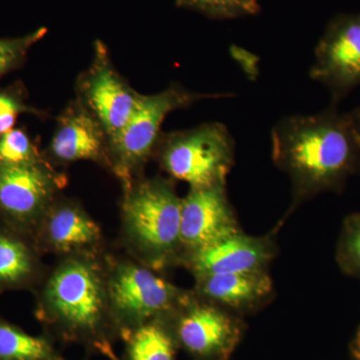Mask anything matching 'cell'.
Masks as SVG:
<instances>
[{"mask_svg": "<svg viewBox=\"0 0 360 360\" xmlns=\"http://www.w3.org/2000/svg\"><path fill=\"white\" fill-rule=\"evenodd\" d=\"M181 8L198 11L212 20H234L259 13L258 0H175Z\"/></svg>", "mask_w": 360, "mask_h": 360, "instance_id": "d6986e66", "label": "cell"}, {"mask_svg": "<svg viewBox=\"0 0 360 360\" xmlns=\"http://www.w3.org/2000/svg\"><path fill=\"white\" fill-rule=\"evenodd\" d=\"M40 115V111L27 104V91L22 82L0 87V134L14 129L21 115Z\"/></svg>", "mask_w": 360, "mask_h": 360, "instance_id": "44dd1931", "label": "cell"}, {"mask_svg": "<svg viewBox=\"0 0 360 360\" xmlns=\"http://www.w3.org/2000/svg\"><path fill=\"white\" fill-rule=\"evenodd\" d=\"M65 184V174L56 172L49 160L0 165V221L32 238Z\"/></svg>", "mask_w": 360, "mask_h": 360, "instance_id": "52a82bcc", "label": "cell"}, {"mask_svg": "<svg viewBox=\"0 0 360 360\" xmlns=\"http://www.w3.org/2000/svg\"><path fill=\"white\" fill-rule=\"evenodd\" d=\"M77 98L103 125L108 141H115L134 115L141 97L120 75L103 42L97 41L89 70L78 78Z\"/></svg>", "mask_w": 360, "mask_h": 360, "instance_id": "9c48e42d", "label": "cell"}, {"mask_svg": "<svg viewBox=\"0 0 360 360\" xmlns=\"http://www.w3.org/2000/svg\"><path fill=\"white\" fill-rule=\"evenodd\" d=\"M47 160L37 144L22 129L0 134V165H30Z\"/></svg>", "mask_w": 360, "mask_h": 360, "instance_id": "ffe728a7", "label": "cell"}, {"mask_svg": "<svg viewBox=\"0 0 360 360\" xmlns=\"http://www.w3.org/2000/svg\"><path fill=\"white\" fill-rule=\"evenodd\" d=\"M123 191L122 238L134 259L156 271L179 264L181 198L172 180L137 179Z\"/></svg>", "mask_w": 360, "mask_h": 360, "instance_id": "3957f363", "label": "cell"}, {"mask_svg": "<svg viewBox=\"0 0 360 360\" xmlns=\"http://www.w3.org/2000/svg\"><path fill=\"white\" fill-rule=\"evenodd\" d=\"M272 160L290 176L293 206L338 191L360 167V139L338 104L312 115L286 116L271 132Z\"/></svg>", "mask_w": 360, "mask_h": 360, "instance_id": "7a4b0ae2", "label": "cell"}, {"mask_svg": "<svg viewBox=\"0 0 360 360\" xmlns=\"http://www.w3.org/2000/svg\"><path fill=\"white\" fill-rule=\"evenodd\" d=\"M347 115L350 122H352L355 132H356L357 136H359L360 139V105L359 108H355V110L348 112Z\"/></svg>", "mask_w": 360, "mask_h": 360, "instance_id": "cb8c5ba5", "label": "cell"}, {"mask_svg": "<svg viewBox=\"0 0 360 360\" xmlns=\"http://www.w3.org/2000/svg\"><path fill=\"white\" fill-rule=\"evenodd\" d=\"M46 33L47 28L41 27L23 37L0 39V78L21 68L33 45Z\"/></svg>", "mask_w": 360, "mask_h": 360, "instance_id": "7402d4cb", "label": "cell"}, {"mask_svg": "<svg viewBox=\"0 0 360 360\" xmlns=\"http://www.w3.org/2000/svg\"><path fill=\"white\" fill-rule=\"evenodd\" d=\"M338 259L345 271L360 276V213L350 215L345 220Z\"/></svg>", "mask_w": 360, "mask_h": 360, "instance_id": "603a6c76", "label": "cell"}, {"mask_svg": "<svg viewBox=\"0 0 360 360\" xmlns=\"http://www.w3.org/2000/svg\"><path fill=\"white\" fill-rule=\"evenodd\" d=\"M111 319L118 340L146 322L169 319L188 296L136 259L105 255Z\"/></svg>", "mask_w": 360, "mask_h": 360, "instance_id": "277c9868", "label": "cell"}, {"mask_svg": "<svg viewBox=\"0 0 360 360\" xmlns=\"http://www.w3.org/2000/svg\"><path fill=\"white\" fill-rule=\"evenodd\" d=\"M196 295L227 310L248 311L269 302L274 283L267 270L195 276Z\"/></svg>", "mask_w": 360, "mask_h": 360, "instance_id": "9a60e30c", "label": "cell"}, {"mask_svg": "<svg viewBox=\"0 0 360 360\" xmlns=\"http://www.w3.org/2000/svg\"><path fill=\"white\" fill-rule=\"evenodd\" d=\"M0 360H70L44 333L32 335L0 315Z\"/></svg>", "mask_w": 360, "mask_h": 360, "instance_id": "ac0fdd59", "label": "cell"}, {"mask_svg": "<svg viewBox=\"0 0 360 360\" xmlns=\"http://www.w3.org/2000/svg\"><path fill=\"white\" fill-rule=\"evenodd\" d=\"M354 359L360 360V333L359 336H357L356 342H355Z\"/></svg>", "mask_w": 360, "mask_h": 360, "instance_id": "d4e9b609", "label": "cell"}, {"mask_svg": "<svg viewBox=\"0 0 360 360\" xmlns=\"http://www.w3.org/2000/svg\"><path fill=\"white\" fill-rule=\"evenodd\" d=\"M168 321L179 347L194 360L226 359L243 330L236 315L193 290Z\"/></svg>", "mask_w": 360, "mask_h": 360, "instance_id": "ba28073f", "label": "cell"}, {"mask_svg": "<svg viewBox=\"0 0 360 360\" xmlns=\"http://www.w3.org/2000/svg\"><path fill=\"white\" fill-rule=\"evenodd\" d=\"M32 240L41 255L51 253L60 258L103 252L99 224L79 202L60 196L45 213Z\"/></svg>", "mask_w": 360, "mask_h": 360, "instance_id": "7c38bea8", "label": "cell"}, {"mask_svg": "<svg viewBox=\"0 0 360 360\" xmlns=\"http://www.w3.org/2000/svg\"><path fill=\"white\" fill-rule=\"evenodd\" d=\"M274 239L269 236H251L239 231L182 258L194 277L208 274L267 270L276 255Z\"/></svg>", "mask_w": 360, "mask_h": 360, "instance_id": "5bb4252c", "label": "cell"}, {"mask_svg": "<svg viewBox=\"0 0 360 360\" xmlns=\"http://www.w3.org/2000/svg\"><path fill=\"white\" fill-rule=\"evenodd\" d=\"M310 78L330 91L333 103L360 85V14L335 16L315 47Z\"/></svg>", "mask_w": 360, "mask_h": 360, "instance_id": "30bf717a", "label": "cell"}, {"mask_svg": "<svg viewBox=\"0 0 360 360\" xmlns=\"http://www.w3.org/2000/svg\"><path fill=\"white\" fill-rule=\"evenodd\" d=\"M33 292L35 319L54 342L79 345L89 354L120 360L115 349L118 338L103 252L59 258Z\"/></svg>", "mask_w": 360, "mask_h": 360, "instance_id": "6da1fadb", "label": "cell"}, {"mask_svg": "<svg viewBox=\"0 0 360 360\" xmlns=\"http://www.w3.org/2000/svg\"><path fill=\"white\" fill-rule=\"evenodd\" d=\"M122 360H176L179 343L168 319L141 324L122 338Z\"/></svg>", "mask_w": 360, "mask_h": 360, "instance_id": "e0dca14e", "label": "cell"}, {"mask_svg": "<svg viewBox=\"0 0 360 360\" xmlns=\"http://www.w3.org/2000/svg\"><path fill=\"white\" fill-rule=\"evenodd\" d=\"M46 160L63 165L94 161L110 169L108 134L79 99L71 101L58 116Z\"/></svg>", "mask_w": 360, "mask_h": 360, "instance_id": "4fadbf2b", "label": "cell"}, {"mask_svg": "<svg viewBox=\"0 0 360 360\" xmlns=\"http://www.w3.org/2000/svg\"><path fill=\"white\" fill-rule=\"evenodd\" d=\"M236 142L220 122L162 134L155 150L160 167L170 179L191 187L225 186L233 167Z\"/></svg>", "mask_w": 360, "mask_h": 360, "instance_id": "5b68a950", "label": "cell"}, {"mask_svg": "<svg viewBox=\"0 0 360 360\" xmlns=\"http://www.w3.org/2000/svg\"><path fill=\"white\" fill-rule=\"evenodd\" d=\"M32 238L0 221V295L6 291H34L49 267Z\"/></svg>", "mask_w": 360, "mask_h": 360, "instance_id": "2e32d148", "label": "cell"}, {"mask_svg": "<svg viewBox=\"0 0 360 360\" xmlns=\"http://www.w3.org/2000/svg\"><path fill=\"white\" fill-rule=\"evenodd\" d=\"M241 231L225 186L191 187L181 198L180 262L194 251Z\"/></svg>", "mask_w": 360, "mask_h": 360, "instance_id": "8fae6325", "label": "cell"}, {"mask_svg": "<svg viewBox=\"0 0 360 360\" xmlns=\"http://www.w3.org/2000/svg\"><path fill=\"white\" fill-rule=\"evenodd\" d=\"M231 96L224 94H198L172 84L167 89L142 96L139 108L120 134L110 143V170L129 186L146 162L155 155L160 141L161 127L172 111L184 110L200 101Z\"/></svg>", "mask_w": 360, "mask_h": 360, "instance_id": "8992f818", "label": "cell"}]
</instances>
